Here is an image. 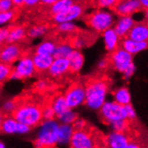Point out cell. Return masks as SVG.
Listing matches in <instances>:
<instances>
[{
  "label": "cell",
  "mask_w": 148,
  "mask_h": 148,
  "mask_svg": "<svg viewBox=\"0 0 148 148\" xmlns=\"http://www.w3.org/2000/svg\"><path fill=\"white\" fill-rule=\"evenodd\" d=\"M8 34H9V29H7V28L1 29V31H0V40H1V42H4V41L6 42Z\"/></svg>",
  "instance_id": "cell-42"
},
{
  "label": "cell",
  "mask_w": 148,
  "mask_h": 148,
  "mask_svg": "<svg viewBox=\"0 0 148 148\" xmlns=\"http://www.w3.org/2000/svg\"><path fill=\"white\" fill-rule=\"evenodd\" d=\"M25 30L21 26H15L9 29V34L6 40L8 44H14L15 42L22 40L25 37Z\"/></svg>",
  "instance_id": "cell-26"
},
{
  "label": "cell",
  "mask_w": 148,
  "mask_h": 148,
  "mask_svg": "<svg viewBox=\"0 0 148 148\" xmlns=\"http://www.w3.org/2000/svg\"><path fill=\"white\" fill-rule=\"evenodd\" d=\"M127 38L138 42L148 41V24L139 23H136L128 33Z\"/></svg>",
  "instance_id": "cell-16"
},
{
  "label": "cell",
  "mask_w": 148,
  "mask_h": 148,
  "mask_svg": "<svg viewBox=\"0 0 148 148\" xmlns=\"http://www.w3.org/2000/svg\"><path fill=\"white\" fill-rule=\"evenodd\" d=\"M38 3H39V1H37V0H24V5L30 6V7L36 5Z\"/></svg>",
  "instance_id": "cell-44"
},
{
  "label": "cell",
  "mask_w": 148,
  "mask_h": 148,
  "mask_svg": "<svg viewBox=\"0 0 148 148\" xmlns=\"http://www.w3.org/2000/svg\"><path fill=\"white\" fill-rule=\"evenodd\" d=\"M74 50L75 49L71 43H59L58 45H57L53 57L54 58H68V57L72 54Z\"/></svg>",
  "instance_id": "cell-24"
},
{
  "label": "cell",
  "mask_w": 148,
  "mask_h": 148,
  "mask_svg": "<svg viewBox=\"0 0 148 148\" xmlns=\"http://www.w3.org/2000/svg\"><path fill=\"white\" fill-rule=\"evenodd\" d=\"M69 67H70V72L77 73L79 72L83 66H84V55L78 49H75L72 54L68 57Z\"/></svg>",
  "instance_id": "cell-21"
},
{
  "label": "cell",
  "mask_w": 148,
  "mask_h": 148,
  "mask_svg": "<svg viewBox=\"0 0 148 148\" xmlns=\"http://www.w3.org/2000/svg\"><path fill=\"white\" fill-rule=\"evenodd\" d=\"M14 70L22 76V78H28L32 76L36 71L32 58H30L28 56L22 57L17 61Z\"/></svg>",
  "instance_id": "cell-14"
},
{
  "label": "cell",
  "mask_w": 148,
  "mask_h": 148,
  "mask_svg": "<svg viewBox=\"0 0 148 148\" xmlns=\"http://www.w3.org/2000/svg\"><path fill=\"white\" fill-rule=\"evenodd\" d=\"M145 20L147 22V24H148V9H146L145 11Z\"/></svg>",
  "instance_id": "cell-51"
},
{
  "label": "cell",
  "mask_w": 148,
  "mask_h": 148,
  "mask_svg": "<svg viewBox=\"0 0 148 148\" xmlns=\"http://www.w3.org/2000/svg\"><path fill=\"white\" fill-rule=\"evenodd\" d=\"M109 60H106V59H104V60H101V61L99 63V68L101 69H104V68H106L108 64H109Z\"/></svg>",
  "instance_id": "cell-46"
},
{
  "label": "cell",
  "mask_w": 148,
  "mask_h": 148,
  "mask_svg": "<svg viewBox=\"0 0 148 148\" xmlns=\"http://www.w3.org/2000/svg\"><path fill=\"white\" fill-rule=\"evenodd\" d=\"M96 148H101V147H96Z\"/></svg>",
  "instance_id": "cell-53"
},
{
  "label": "cell",
  "mask_w": 148,
  "mask_h": 148,
  "mask_svg": "<svg viewBox=\"0 0 148 148\" xmlns=\"http://www.w3.org/2000/svg\"><path fill=\"white\" fill-rule=\"evenodd\" d=\"M74 4L71 0H57V1L51 5L50 7V13L55 15L59 13H61L66 10L68 7H70Z\"/></svg>",
  "instance_id": "cell-28"
},
{
  "label": "cell",
  "mask_w": 148,
  "mask_h": 148,
  "mask_svg": "<svg viewBox=\"0 0 148 148\" xmlns=\"http://www.w3.org/2000/svg\"><path fill=\"white\" fill-rule=\"evenodd\" d=\"M47 85L48 84H47V82L45 80H40L36 83L35 87L38 91H43L47 88Z\"/></svg>",
  "instance_id": "cell-43"
},
{
  "label": "cell",
  "mask_w": 148,
  "mask_h": 148,
  "mask_svg": "<svg viewBox=\"0 0 148 148\" xmlns=\"http://www.w3.org/2000/svg\"><path fill=\"white\" fill-rule=\"evenodd\" d=\"M135 72H136V66L134 65V63H132L127 68V70L123 73V76L125 79H129V78L134 75Z\"/></svg>",
  "instance_id": "cell-41"
},
{
  "label": "cell",
  "mask_w": 148,
  "mask_h": 148,
  "mask_svg": "<svg viewBox=\"0 0 148 148\" xmlns=\"http://www.w3.org/2000/svg\"><path fill=\"white\" fill-rule=\"evenodd\" d=\"M140 8V1H137V0H127V1H118L113 9L118 14L122 17L131 16L132 14L136 13Z\"/></svg>",
  "instance_id": "cell-13"
},
{
  "label": "cell",
  "mask_w": 148,
  "mask_h": 148,
  "mask_svg": "<svg viewBox=\"0 0 148 148\" xmlns=\"http://www.w3.org/2000/svg\"><path fill=\"white\" fill-rule=\"evenodd\" d=\"M18 106V102L14 100H8L3 104V110L5 113H13Z\"/></svg>",
  "instance_id": "cell-33"
},
{
  "label": "cell",
  "mask_w": 148,
  "mask_h": 148,
  "mask_svg": "<svg viewBox=\"0 0 148 148\" xmlns=\"http://www.w3.org/2000/svg\"><path fill=\"white\" fill-rule=\"evenodd\" d=\"M58 30L60 32H73L76 30V26L72 22L60 23L58 26Z\"/></svg>",
  "instance_id": "cell-34"
},
{
  "label": "cell",
  "mask_w": 148,
  "mask_h": 148,
  "mask_svg": "<svg viewBox=\"0 0 148 148\" xmlns=\"http://www.w3.org/2000/svg\"><path fill=\"white\" fill-rule=\"evenodd\" d=\"M108 148H127L130 141L129 136L125 132H111L105 136Z\"/></svg>",
  "instance_id": "cell-11"
},
{
  "label": "cell",
  "mask_w": 148,
  "mask_h": 148,
  "mask_svg": "<svg viewBox=\"0 0 148 148\" xmlns=\"http://www.w3.org/2000/svg\"><path fill=\"white\" fill-rule=\"evenodd\" d=\"M43 109L39 103L34 101L25 100L19 103L16 110L13 113V118L19 123L30 127H35L42 122Z\"/></svg>",
  "instance_id": "cell-1"
},
{
  "label": "cell",
  "mask_w": 148,
  "mask_h": 148,
  "mask_svg": "<svg viewBox=\"0 0 148 148\" xmlns=\"http://www.w3.org/2000/svg\"><path fill=\"white\" fill-rule=\"evenodd\" d=\"M132 59L133 58L131 54H129L122 48H119L117 50L111 53L110 62L117 71L124 73L127 68L133 63Z\"/></svg>",
  "instance_id": "cell-8"
},
{
  "label": "cell",
  "mask_w": 148,
  "mask_h": 148,
  "mask_svg": "<svg viewBox=\"0 0 148 148\" xmlns=\"http://www.w3.org/2000/svg\"><path fill=\"white\" fill-rule=\"evenodd\" d=\"M103 40H104V44H105V48L110 52H114L119 49V37L116 33L114 29H109L103 33Z\"/></svg>",
  "instance_id": "cell-18"
},
{
  "label": "cell",
  "mask_w": 148,
  "mask_h": 148,
  "mask_svg": "<svg viewBox=\"0 0 148 148\" xmlns=\"http://www.w3.org/2000/svg\"><path fill=\"white\" fill-rule=\"evenodd\" d=\"M14 13L13 11L1 13L0 14V23L4 24V23L10 22L14 18Z\"/></svg>",
  "instance_id": "cell-37"
},
{
  "label": "cell",
  "mask_w": 148,
  "mask_h": 148,
  "mask_svg": "<svg viewBox=\"0 0 148 148\" xmlns=\"http://www.w3.org/2000/svg\"><path fill=\"white\" fill-rule=\"evenodd\" d=\"M64 96L70 110L80 106L84 102L85 103V85H83L80 83L73 84L66 92Z\"/></svg>",
  "instance_id": "cell-7"
},
{
  "label": "cell",
  "mask_w": 148,
  "mask_h": 148,
  "mask_svg": "<svg viewBox=\"0 0 148 148\" xmlns=\"http://www.w3.org/2000/svg\"><path fill=\"white\" fill-rule=\"evenodd\" d=\"M74 132L75 130L72 125L60 124L58 129V144L59 145L70 144Z\"/></svg>",
  "instance_id": "cell-22"
},
{
  "label": "cell",
  "mask_w": 148,
  "mask_h": 148,
  "mask_svg": "<svg viewBox=\"0 0 148 148\" xmlns=\"http://www.w3.org/2000/svg\"><path fill=\"white\" fill-rule=\"evenodd\" d=\"M9 79H14V80H19V79H23L22 78V76L17 73L14 69L13 70V72H12V74H11V75H10V78Z\"/></svg>",
  "instance_id": "cell-45"
},
{
  "label": "cell",
  "mask_w": 148,
  "mask_h": 148,
  "mask_svg": "<svg viewBox=\"0 0 148 148\" xmlns=\"http://www.w3.org/2000/svg\"><path fill=\"white\" fill-rule=\"evenodd\" d=\"M117 2L118 1H115V0H100V1H98V5L103 8H110V7L114 8Z\"/></svg>",
  "instance_id": "cell-38"
},
{
  "label": "cell",
  "mask_w": 148,
  "mask_h": 148,
  "mask_svg": "<svg viewBox=\"0 0 148 148\" xmlns=\"http://www.w3.org/2000/svg\"><path fill=\"white\" fill-rule=\"evenodd\" d=\"M72 126L74 127L75 131H78V130H83V129H84L87 127L86 122L84 119H78Z\"/></svg>",
  "instance_id": "cell-40"
},
{
  "label": "cell",
  "mask_w": 148,
  "mask_h": 148,
  "mask_svg": "<svg viewBox=\"0 0 148 148\" xmlns=\"http://www.w3.org/2000/svg\"><path fill=\"white\" fill-rule=\"evenodd\" d=\"M77 119H78L77 114L72 110H68L63 115L58 117V120L61 122V124H66V125H73Z\"/></svg>",
  "instance_id": "cell-29"
},
{
  "label": "cell",
  "mask_w": 148,
  "mask_h": 148,
  "mask_svg": "<svg viewBox=\"0 0 148 148\" xmlns=\"http://www.w3.org/2000/svg\"><path fill=\"white\" fill-rule=\"evenodd\" d=\"M13 4L15 6H22L24 5V0H13Z\"/></svg>",
  "instance_id": "cell-48"
},
{
  "label": "cell",
  "mask_w": 148,
  "mask_h": 148,
  "mask_svg": "<svg viewBox=\"0 0 148 148\" xmlns=\"http://www.w3.org/2000/svg\"><path fill=\"white\" fill-rule=\"evenodd\" d=\"M141 4V7L145 8V9H148V0H141L140 1Z\"/></svg>",
  "instance_id": "cell-50"
},
{
  "label": "cell",
  "mask_w": 148,
  "mask_h": 148,
  "mask_svg": "<svg viewBox=\"0 0 148 148\" xmlns=\"http://www.w3.org/2000/svg\"><path fill=\"white\" fill-rule=\"evenodd\" d=\"M56 48H57V45L54 42H52L50 40L43 41L36 48L35 54L41 55V56H52L53 57Z\"/></svg>",
  "instance_id": "cell-25"
},
{
  "label": "cell",
  "mask_w": 148,
  "mask_h": 148,
  "mask_svg": "<svg viewBox=\"0 0 148 148\" xmlns=\"http://www.w3.org/2000/svg\"><path fill=\"white\" fill-rule=\"evenodd\" d=\"M127 148H142V147H141V145H139L137 143H136L134 141H131L129 143V145H128V146Z\"/></svg>",
  "instance_id": "cell-47"
},
{
  "label": "cell",
  "mask_w": 148,
  "mask_h": 148,
  "mask_svg": "<svg viewBox=\"0 0 148 148\" xmlns=\"http://www.w3.org/2000/svg\"><path fill=\"white\" fill-rule=\"evenodd\" d=\"M57 0H42L40 2L41 4H45V5H52Z\"/></svg>",
  "instance_id": "cell-49"
},
{
  "label": "cell",
  "mask_w": 148,
  "mask_h": 148,
  "mask_svg": "<svg viewBox=\"0 0 148 148\" xmlns=\"http://www.w3.org/2000/svg\"><path fill=\"white\" fill-rule=\"evenodd\" d=\"M109 84L104 78H91L85 84V104L92 110H101L105 103Z\"/></svg>",
  "instance_id": "cell-2"
},
{
  "label": "cell",
  "mask_w": 148,
  "mask_h": 148,
  "mask_svg": "<svg viewBox=\"0 0 148 148\" xmlns=\"http://www.w3.org/2000/svg\"><path fill=\"white\" fill-rule=\"evenodd\" d=\"M13 6H14V4L11 0H1V1H0V10H1V13L12 11L11 9Z\"/></svg>",
  "instance_id": "cell-36"
},
{
  "label": "cell",
  "mask_w": 148,
  "mask_h": 148,
  "mask_svg": "<svg viewBox=\"0 0 148 148\" xmlns=\"http://www.w3.org/2000/svg\"><path fill=\"white\" fill-rule=\"evenodd\" d=\"M47 30H48V28H47V26H45V25L33 26V27H32L28 31L27 35L30 38H38V37L44 35V34L47 32Z\"/></svg>",
  "instance_id": "cell-30"
},
{
  "label": "cell",
  "mask_w": 148,
  "mask_h": 148,
  "mask_svg": "<svg viewBox=\"0 0 148 148\" xmlns=\"http://www.w3.org/2000/svg\"><path fill=\"white\" fill-rule=\"evenodd\" d=\"M145 148H148V146H146V147H145Z\"/></svg>",
  "instance_id": "cell-54"
},
{
  "label": "cell",
  "mask_w": 148,
  "mask_h": 148,
  "mask_svg": "<svg viewBox=\"0 0 148 148\" xmlns=\"http://www.w3.org/2000/svg\"><path fill=\"white\" fill-rule=\"evenodd\" d=\"M147 47H148V42H138L130 40L129 38L123 39L122 42H121V48L131 55L138 53V52L145 49Z\"/></svg>",
  "instance_id": "cell-19"
},
{
  "label": "cell",
  "mask_w": 148,
  "mask_h": 148,
  "mask_svg": "<svg viewBox=\"0 0 148 148\" xmlns=\"http://www.w3.org/2000/svg\"><path fill=\"white\" fill-rule=\"evenodd\" d=\"M70 148H105L106 142L105 137L100 138L98 133L93 132L92 130L86 127L83 130L75 131L70 141Z\"/></svg>",
  "instance_id": "cell-4"
},
{
  "label": "cell",
  "mask_w": 148,
  "mask_h": 148,
  "mask_svg": "<svg viewBox=\"0 0 148 148\" xmlns=\"http://www.w3.org/2000/svg\"><path fill=\"white\" fill-rule=\"evenodd\" d=\"M70 71L67 58H54V61L49 69V73L53 77H59Z\"/></svg>",
  "instance_id": "cell-17"
},
{
  "label": "cell",
  "mask_w": 148,
  "mask_h": 148,
  "mask_svg": "<svg viewBox=\"0 0 148 148\" xmlns=\"http://www.w3.org/2000/svg\"><path fill=\"white\" fill-rule=\"evenodd\" d=\"M42 115H43V120H50L53 119L54 117L56 116L55 111L52 108L51 105L46 106L43 108V111H42Z\"/></svg>",
  "instance_id": "cell-35"
},
{
  "label": "cell",
  "mask_w": 148,
  "mask_h": 148,
  "mask_svg": "<svg viewBox=\"0 0 148 148\" xmlns=\"http://www.w3.org/2000/svg\"><path fill=\"white\" fill-rule=\"evenodd\" d=\"M22 51L19 46L16 44H7L5 47H3L1 50V58L2 64L5 65H11L16 60H19L22 57Z\"/></svg>",
  "instance_id": "cell-12"
},
{
  "label": "cell",
  "mask_w": 148,
  "mask_h": 148,
  "mask_svg": "<svg viewBox=\"0 0 148 148\" xmlns=\"http://www.w3.org/2000/svg\"><path fill=\"white\" fill-rule=\"evenodd\" d=\"M13 70L9 65H5V64H2L0 66V80L2 82L7 78H10V75L12 74Z\"/></svg>",
  "instance_id": "cell-32"
},
{
  "label": "cell",
  "mask_w": 148,
  "mask_h": 148,
  "mask_svg": "<svg viewBox=\"0 0 148 148\" xmlns=\"http://www.w3.org/2000/svg\"><path fill=\"white\" fill-rule=\"evenodd\" d=\"M50 105L53 108L56 116L58 118L61 115H63L65 112H66L68 110H70L66 103V101L65 99L64 95H58L56 96L53 101H52Z\"/></svg>",
  "instance_id": "cell-23"
},
{
  "label": "cell",
  "mask_w": 148,
  "mask_h": 148,
  "mask_svg": "<svg viewBox=\"0 0 148 148\" xmlns=\"http://www.w3.org/2000/svg\"><path fill=\"white\" fill-rule=\"evenodd\" d=\"M111 128L114 132H125L128 127V121L127 120H119L110 124Z\"/></svg>",
  "instance_id": "cell-31"
},
{
  "label": "cell",
  "mask_w": 148,
  "mask_h": 148,
  "mask_svg": "<svg viewBox=\"0 0 148 148\" xmlns=\"http://www.w3.org/2000/svg\"><path fill=\"white\" fill-rule=\"evenodd\" d=\"M125 109H126V112H127V120H133L134 119H136V112H135V110L131 104L126 105Z\"/></svg>",
  "instance_id": "cell-39"
},
{
  "label": "cell",
  "mask_w": 148,
  "mask_h": 148,
  "mask_svg": "<svg viewBox=\"0 0 148 148\" xmlns=\"http://www.w3.org/2000/svg\"><path fill=\"white\" fill-rule=\"evenodd\" d=\"M100 115L109 125L119 120H127L125 106L116 101H106L100 110Z\"/></svg>",
  "instance_id": "cell-6"
},
{
  "label": "cell",
  "mask_w": 148,
  "mask_h": 148,
  "mask_svg": "<svg viewBox=\"0 0 148 148\" xmlns=\"http://www.w3.org/2000/svg\"><path fill=\"white\" fill-rule=\"evenodd\" d=\"M59 124L55 119L43 120L34 142L35 148H53L58 144Z\"/></svg>",
  "instance_id": "cell-3"
},
{
  "label": "cell",
  "mask_w": 148,
  "mask_h": 148,
  "mask_svg": "<svg viewBox=\"0 0 148 148\" xmlns=\"http://www.w3.org/2000/svg\"><path fill=\"white\" fill-rule=\"evenodd\" d=\"M113 23H114V17L111 13L102 9L92 12L87 18L88 25L97 32L103 33L110 29Z\"/></svg>",
  "instance_id": "cell-5"
},
{
  "label": "cell",
  "mask_w": 148,
  "mask_h": 148,
  "mask_svg": "<svg viewBox=\"0 0 148 148\" xmlns=\"http://www.w3.org/2000/svg\"><path fill=\"white\" fill-rule=\"evenodd\" d=\"M135 21L132 16H122L117 22L114 30L119 38H124L128 35V33L135 25Z\"/></svg>",
  "instance_id": "cell-15"
},
{
  "label": "cell",
  "mask_w": 148,
  "mask_h": 148,
  "mask_svg": "<svg viewBox=\"0 0 148 148\" xmlns=\"http://www.w3.org/2000/svg\"><path fill=\"white\" fill-rule=\"evenodd\" d=\"M113 96H114V100L117 103L120 104L122 106H126L130 104V101H131V96H130L129 91L122 87V88L118 89L114 93H113Z\"/></svg>",
  "instance_id": "cell-27"
},
{
  "label": "cell",
  "mask_w": 148,
  "mask_h": 148,
  "mask_svg": "<svg viewBox=\"0 0 148 148\" xmlns=\"http://www.w3.org/2000/svg\"><path fill=\"white\" fill-rule=\"evenodd\" d=\"M82 14H83V6L80 4L74 3L66 10L53 15V21L58 24L63 23L72 22L77 18H79L82 15Z\"/></svg>",
  "instance_id": "cell-9"
},
{
  "label": "cell",
  "mask_w": 148,
  "mask_h": 148,
  "mask_svg": "<svg viewBox=\"0 0 148 148\" xmlns=\"http://www.w3.org/2000/svg\"><path fill=\"white\" fill-rule=\"evenodd\" d=\"M30 127L19 123L13 117H5L2 119L1 129L5 134H26L30 131Z\"/></svg>",
  "instance_id": "cell-10"
},
{
  "label": "cell",
  "mask_w": 148,
  "mask_h": 148,
  "mask_svg": "<svg viewBox=\"0 0 148 148\" xmlns=\"http://www.w3.org/2000/svg\"><path fill=\"white\" fill-rule=\"evenodd\" d=\"M34 66L38 72L49 71V67L54 61V57L52 56H41L38 54H34L32 57Z\"/></svg>",
  "instance_id": "cell-20"
},
{
  "label": "cell",
  "mask_w": 148,
  "mask_h": 148,
  "mask_svg": "<svg viewBox=\"0 0 148 148\" xmlns=\"http://www.w3.org/2000/svg\"><path fill=\"white\" fill-rule=\"evenodd\" d=\"M0 148H5V144L3 142L0 143Z\"/></svg>",
  "instance_id": "cell-52"
}]
</instances>
